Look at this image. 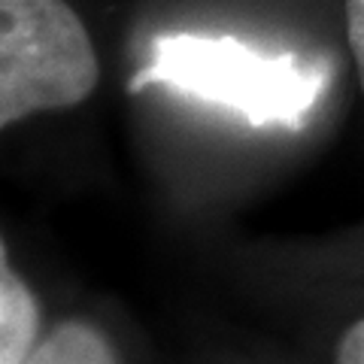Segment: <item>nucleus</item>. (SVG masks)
Masks as SVG:
<instances>
[{
  "label": "nucleus",
  "mask_w": 364,
  "mask_h": 364,
  "mask_svg": "<svg viewBox=\"0 0 364 364\" xmlns=\"http://www.w3.org/2000/svg\"><path fill=\"white\" fill-rule=\"evenodd\" d=\"M325 82V67L294 55H264L231 37L173 33L155 40L152 61L131 79V91L161 85L231 109L252 128L301 131Z\"/></svg>",
  "instance_id": "1"
},
{
  "label": "nucleus",
  "mask_w": 364,
  "mask_h": 364,
  "mask_svg": "<svg viewBox=\"0 0 364 364\" xmlns=\"http://www.w3.org/2000/svg\"><path fill=\"white\" fill-rule=\"evenodd\" d=\"M97 79L95 46L67 0H0V124L76 107Z\"/></svg>",
  "instance_id": "2"
},
{
  "label": "nucleus",
  "mask_w": 364,
  "mask_h": 364,
  "mask_svg": "<svg viewBox=\"0 0 364 364\" xmlns=\"http://www.w3.org/2000/svg\"><path fill=\"white\" fill-rule=\"evenodd\" d=\"M40 316L18 273L4 261L0 273V364H25L33 352Z\"/></svg>",
  "instance_id": "3"
},
{
  "label": "nucleus",
  "mask_w": 364,
  "mask_h": 364,
  "mask_svg": "<svg viewBox=\"0 0 364 364\" xmlns=\"http://www.w3.org/2000/svg\"><path fill=\"white\" fill-rule=\"evenodd\" d=\"M25 364H119V361L97 328L85 322H64L31 352Z\"/></svg>",
  "instance_id": "4"
},
{
  "label": "nucleus",
  "mask_w": 364,
  "mask_h": 364,
  "mask_svg": "<svg viewBox=\"0 0 364 364\" xmlns=\"http://www.w3.org/2000/svg\"><path fill=\"white\" fill-rule=\"evenodd\" d=\"M346 31H349V49L358 67V79L364 88V0H346Z\"/></svg>",
  "instance_id": "5"
},
{
  "label": "nucleus",
  "mask_w": 364,
  "mask_h": 364,
  "mask_svg": "<svg viewBox=\"0 0 364 364\" xmlns=\"http://www.w3.org/2000/svg\"><path fill=\"white\" fill-rule=\"evenodd\" d=\"M337 364H364V318L343 334L337 346Z\"/></svg>",
  "instance_id": "6"
}]
</instances>
